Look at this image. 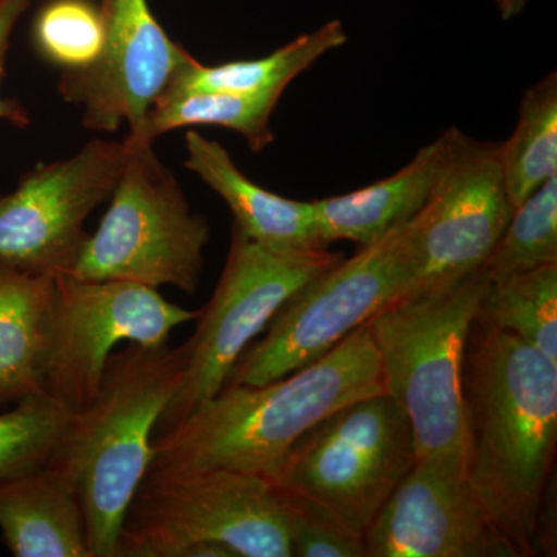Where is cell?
Segmentation results:
<instances>
[{"mask_svg": "<svg viewBox=\"0 0 557 557\" xmlns=\"http://www.w3.org/2000/svg\"><path fill=\"white\" fill-rule=\"evenodd\" d=\"M467 475L518 557L534 556L557 445V364L475 317L463 358Z\"/></svg>", "mask_w": 557, "mask_h": 557, "instance_id": "obj_1", "label": "cell"}, {"mask_svg": "<svg viewBox=\"0 0 557 557\" xmlns=\"http://www.w3.org/2000/svg\"><path fill=\"white\" fill-rule=\"evenodd\" d=\"M369 322L306 368L259 386H225L153 437L148 472L230 469L276 480L289 449L348 403L383 394Z\"/></svg>", "mask_w": 557, "mask_h": 557, "instance_id": "obj_2", "label": "cell"}, {"mask_svg": "<svg viewBox=\"0 0 557 557\" xmlns=\"http://www.w3.org/2000/svg\"><path fill=\"white\" fill-rule=\"evenodd\" d=\"M185 366L183 344L129 343L110 355L94 401L70 413L50 461L78 486L94 557H119L124 516L148 474L157 424Z\"/></svg>", "mask_w": 557, "mask_h": 557, "instance_id": "obj_3", "label": "cell"}, {"mask_svg": "<svg viewBox=\"0 0 557 557\" xmlns=\"http://www.w3.org/2000/svg\"><path fill=\"white\" fill-rule=\"evenodd\" d=\"M485 270L399 299L370 319L384 392L408 417L417 461L467 469L463 358L487 287Z\"/></svg>", "mask_w": 557, "mask_h": 557, "instance_id": "obj_4", "label": "cell"}, {"mask_svg": "<svg viewBox=\"0 0 557 557\" xmlns=\"http://www.w3.org/2000/svg\"><path fill=\"white\" fill-rule=\"evenodd\" d=\"M119 557H292L287 507L276 483L247 472H148Z\"/></svg>", "mask_w": 557, "mask_h": 557, "instance_id": "obj_5", "label": "cell"}, {"mask_svg": "<svg viewBox=\"0 0 557 557\" xmlns=\"http://www.w3.org/2000/svg\"><path fill=\"white\" fill-rule=\"evenodd\" d=\"M124 143L126 163L108 211L87 237L70 276L135 282L157 289L171 285L194 295L211 239L208 219L193 211L153 143L127 137Z\"/></svg>", "mask_w": 557, "mask_h": 557, "instance_id": "obj_6", "label": "cell"}, {"mask_svg": "<svg viewBox=\"0 0 557 557\" xmlns=\"http://www.w3.org/2000/svg\"><path fill=\"white\" fill-rule=\"evenodd\" d=\"M341 252L278 249L249 239L233 225L218 287L201 310L197 327L183 344L186 366L177 394L157 424V435L175 426L215 397L260 333L307 282L341 262Z\"/></svg>", "mask_w": 557, "mask_h": 557, "instance_id": "obj_7", "label": "cell"}, {"mask_svg": "<svg viewBox=\"0 0 557 557\" xmlns=\"http://www.w3.org/2000/svg\"><path fill=\"white\" fill-rule=\"evenodd\" d=\"M416 463L408 417L383 392L348 403L306 432L274 483L364 533Z\"/></svg>", "mask_w": 557, "mask_h": 557, "instance_id": "obj_8", "label": "cell"}, {"mask_svg": "<svg viewBox=\"0 0 557 557\" xmlns=\"http://www.w3.org/2000/svg\"><path fill=\"white\" fill-rule=\"evenodd\" d=\"M405 225L307 282L271 319L267 335L244 351L225 386H259L284 379L405 299Z\"/></svg>", "mask_w": 557, "mask_h": 557, "instance_id": "obj_9", "label": "cell"}, {"mask_svg": "<svg viewBox=\"0 0 557 557\" xmlns=\"http://www.w3.org/2000/svg\"><path fill=\"white\" fill-rule=\"evenodd\" d=\"M429 199L405 225L410 296L448 287L483 269L512 208L498 143L480 141L449 127Z\"/></svg>", "mask_w": 557, "mask_h": 557, "instance_id": "obj_10", "label": "cell"}, {"mask_svg": "<svg viewBox=\"0 0 557 557\" xmlns=\"http://www.w3.org/2000/svg\"><path fill=\"white\" fill-rule=\"evenodd\" d=\"M196 318L197 311L135 282L54 276L46 394L79 412L97 397L116 344L163 346L172 330Z\"/></svg>", "mask_w": 557, "mask_h": 557, "instance_id": "obj_11", "label": "cell"}, {"mask_svg": "<svg viewBox=\"0 0 557 557\" xmlns=\"http://www.w3.org/2000/svg\"><path fill=\"white\" fill-rule=\"evenodd\" d=\"M126 157L124 139L95 138L22 175L0 194V260L47 276L72 273L89 237L86 220L112 196Z\"/></svg>", "mask_w": 557, "mask_h": 557, "instance_id": "obj_12", "label": "cell"}, {"mask_svg": "<svg viewBox=\"0 0 557 557\" xmlns=\"http://www.w3.org/2000/svg\"><path fill=\"white\" fill-rule=\"evenodd\" d=\"M100 11L97 61L62 72L58 91L78 106L86 129L112 134L127 124V138L141 139L150 110L190 54L161 27L148 0H101Z\"/></svg>", "mask_w": 557, "mask_h": 557, "instance_id": "obj_13", "label": "cell"}, {"mask_svg": "<svg viewBox=\"0 0 557 557\" xmlns=\"http://www.w3.org/2000/svg\"><path fill=\"white\" fill-rule=\"evenodd\" d=\"M368 557H518L467 469L417 461L364 531Z\"/></svg>", "mask_w": 557, "mask_h": 557, "instance_id": "obj_14", "label": "cell"}, {"mask_svg": "<svg viewBox=\"0 0 557 557\" xmlns=\"http://www.w3.org/2000/svg\"><path fill=\"white\" fill-rule=\"evenodd\" d=\"M0 531L16 557H94L78 486L51 461L0 482Z\"/></svg>", "mask_w": 557, "mask_h": 557, "instance_id": "obj_15", "label": "cell"}, {"mask_svg": "<svg viewBox=\"0 0 557 557\" xmlns=\"http://www.w3.org/2000/svg\"><path fill=\"white\" fill-rule=\"evenodd\" d=\"M183 164L222 197L234 226L249 239L278 249L324 248L314 226L313 203L285 199L256 185L215 139L190 129L185 135Z\"/></svg>", "mask_w": 557, "mask_h": 557, "instance_id": "obj_16", "label": "cell"}, {"mask_svg": "<svg viewBox=\"0 0 557 557\" xmlns=\"http://www.w3.org/2000/svg\"><path fill=\"white\" fill-rule=\"evenodd\" d=\"M442 150V137H438L418 150L391 177L354 193L311 201L322 247L338 240L368 247L416 218L431 194Z\"/></svg>", "mask_w": 557, "mask_h": 557, "instance_id": "obj_17", "label": "cell"}, {"mask_svg": "<svg viewBox=\"0 0 557 557\" xmlns=\"http://www.w3.org/2000/svg\"><path fill=\"white\" fill-rule=\"evenodd\" d=\"M54 276L0 260V401L46 394Z\"/></svg>", "mask_w": 557, "mask_h": 557, "instance_id": "obj_18", "label": "cell"}, {"mask_svg": "<svg viewBox=\"0 0 557 557\" xmlns=\"http://www.w3.org/2000/svg\"><path fill=\"white\" fill-rule=\"evenodd\" d=\"M347 42L343 22L335 20L289 40L281 49L258 60L231 61L223 64H201L196 58L188 61L172 76L163 97L223 91V94H284L288 84L309 70L330 51Z\"/></svg>", "mask_w": 557, "mask_h": 557, "instance_id": "obj_19", "label": "cell"}, {"mask_svg": "<svg viewBox=\"0 0 557 557\" xmlns=\"http://www.w3.org/2000/svg\"><path fill=\"white\" fill-rule=\"evenodd\" d=\"M498 161L512 208L557 175V75L528 87L511 137L498 143Z\"/></svg>", "mask_w": 557, "mask_h": 557, "instance_id": "obj_20", "label": "cell"}, {"mask_svg": "<svg viewBox=\"0 0 557 557\" xmlns=\"http://www.w3.org/2000/svg\"><path fill=\"white\" fill-rule=\"evenodd\" d=\"M282 95L199 91L160 98L149 112L141 139L135 141L153 143L182 127L218 126L242 135L248 148L259 153L274 141L270 121Z\"/></svg>", "mask_w": 557, "mask_h": 557, "instance_id": "obj_21", "label": "cell"}, {"mask_svg": "<svg viewBox=\"0 0 557 557\" xmlns=\"http://www.w3.org/2000/svg\"><path fill=\"white\" fill-rule=\"evenodd\" d=\"M478 317L557 364V265L490 278Z\"/></svg>", "mask_w": 557, "mask_h": 557, "instance_id": "obj_22", "label": "cell"}, {"mask_svg": "<svg viewBox=\"0 0 557 557\" xmlns=\"http://www.w3.org/2000/svg\"><path fill=\"white\" fill-rule=\"evenodd\" d=\"M557 265V175L512 211L483 270L487 278Z\"/></svg>", "mask_w": 557, "mask_h": 557, "instance_id": "obj_23", "label": "cell"}, {"mask_svg": "<svg viewBox=\"0 0 557 557\" xmlns=\"http://www.w3.org/2000/svg\"><path fill=\"white\" fill-rule=\"evenodd\" d=\"M33 46L62 72L89 67L102 46L100 5L94 0H47L32 24Z\"/></svg>", "mask_w": 557, "mask_h": 557, "instance_id": "obj_24", "label": "cell"}, {"mask_svg": "<svg viewBox=\"0 0 557 557\" xmlns=\"http://www.w3.org/2000/svg\"><path fill=\"white\" fill-rule=\"evenodd\" d=\"M70 412L49 395H33L0 413V482L49 463Z\"/></svg>", "mask_w": 557, "mask_h": 557, "instance_id": "obj_25", "label": "cell"}, {"mask_svg": "<svg viewBox=\"0 0 557 557\" xmlns=\"http://www.w3.org/2000/svg\"><path fill=\"white\" fill-rule=\"evenodd\" d=\"M278 490L288 512L292 557H368L364 533L348 525L324 505Z\"/></svg>", "mask_w": 557, "mask_h": 557, "instance_id": "obj_26", "label": "cell"}, {"mask_svg": "<svg viewBox=\"0 0 557 557\" xmlns=\"http://www.w3.org/2000/svg\"><path fill=\"white\" fill-rule=\"evenodd\" d=\"M30 3L32 0H0V121L13 124L20 129L30 126V115L20 101L3 97L2 81L5 76L11 38Z\"/></svg>", "mask_w": 557, "mask_h": 557, "instance_id": "obj_27", "label": "cell"}, {"mask_svg": "<svg viewBox=\"0 0 557 557\" xmlns=\"http://www.w3.org/2000/svg\"><path fill=\"white\" fill-rule=\"evenodd\" d=\"M530 0H496L498 13L504 21L515 20L523 10Z\"/></svg>", "mask_w": 557, "mask_h": 557, "instance_id": "obj_28", "label": "cell"}]
</instances>
